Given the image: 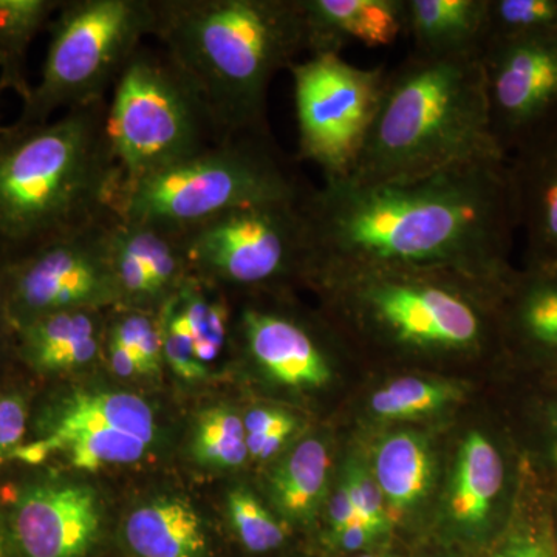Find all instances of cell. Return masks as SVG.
<instances>
[{"label":"cell","mask_w":557,"mask_h":557,"mask_svg":"<svg viewBox=\"0 0 557 557\" xmlns=\"http://www.w3.org/2000/svg\"><path fill=\"white\" fill-rule=\"evenodd\" d=\"M220 289L190 277L175 296L180 311L188 324L197 358L205 366L222 355L230 338L231 309Z\"/></svg>","instance_id":"obj_28"},{"label":"cell","mask_w":557,"mask_h":557,"mask_svg":"<svg viewBox=\"0 0 557 557\" xmlns=\"http://www.w3.org/2000/svg\"><path fill=\"white\" fill-rule=\"evenodd\" d=\"M341 483L346 487L358 519L372 528L380 537L386 536L392 528V518L372 469L361 460H350Z\"/></svg>","instance_id":"obj_36"},{"label":"cell","mask_w":557,"mask_h":557,"mask_svg":"<svg viewBox=\"0 0 557 557\" xmlns=\"http://www.w3.org/2000/svg\"><path fill=\"white\" fill-rule=\"evenodd\" d=\"M0 557H5V549H3L2 539H0Z\"/></svg>","instance_id":"obj_45"},{"label":"cell","mask_w":557,"mask_h":557,"mask_svg":"<svg viewBox=\"0 0 557 557\" xmlns=\"http://www.w3.org/2000/svg\"><path fill=\"white\" fill-rule=\"evenodd\" d=\"M104 355L108 358L110 370L120 379L145 376L141 364L135 355L116 341L110 339L108 335L104 341Z\"/></svg>","instance_id":"obj_40"},{"label":"cell","mask_w":557,"mask_h":557,"mask_svg":"<svg viewBox=\"0 0 557 557\" xmlns=\"http://www.w3.org/2000/svg\"><path fill=\"white\" fill-rule=\"evenodd\" d=\"M10 338L16 339V329H14L13 322H11L5 299H3L2 287H0V347Z\"/></svg>","instance_id":"obj_43"},{"label":"cell","mask_w":557,"mask_h":557,"mask_svg":"<svg viewBox=\"0 0 557 557\" xmlns=\"http://www.w3.org/2000/svg\"><path fill=\"white\" fill-rule=\"evenodd\" d=\"M193 454L201 465L239 468L248 458L244 418L226 408L201 413L194 435Z\"/></svg>","instance_id":"obj_31"},{"label":"cell","mask_w":557,"mask_h":557,"mask_svg":"<svg viewBox=\"0 0 557 557\" xmlns=\"http://www.w3.org/2000/svg\"><path fill=\"white\" fill-rule=\"evenodd\" d=\"M549 479L553 480L552 483H548V493H549V508H552V519H553V528H555V537L557 545V475H552Z\"/></svg>","instance_id":"obj_44"},{"label":"cell","mask_w":557,"mask_h":557,"mask_svg":"<svg viewBox=\"0 0 557 557\" xmlns=\"http://www.w3.org/2000/svg\"><path fill=\"white\" fill-rule=\"evenodd\" d=\"M359 557H387V556H373V555H364V556H359Z\"/></svg>","instance_id":"obj_47"},{"label":"cell","mask_w":557,"mask_h":557,"mask_svg":"<svg viewBox=\"0 0 557 557\" xmlns=\"http://www.w3.org/2000/svg\"><path fill=\"white\" fill-rule=\"evenodd\" d=\"M150 445L129 432L115 428H97L78 432L61 443L58 453L65 454L69 463L81 471H98L141 460Z\"/></svg>","instance_id":"obj_30"},{"label":"cell","mask_w":557,"mask_h":557,"mask_svg":"<svg viewBox=\"0 0 557 557\" xmlns=\"http://www.w3.org/2000/svg\"><path fill=\"white\" fill-rule=\"evenodd\" d=\"M309 189L271 135H242L141 180L116 214L180 234L233 209L304 199Z\"/></svg>","instance_id":"obj_6"},{"label":"cell","mask_w":557,"mask_h":557,"mask_svg":"<svg viewBox=\"0 0 557 557\" xmlns=\"http://www.w3.org/2000/svg\"><path fill=\"white\" fill-rule=\"evenodd\" d=\"M525 461L516 465L493 435L469 432L458 449L446 494L450 525L469 536H483L496 523L505 528L525 478V469L519 472L516 467H523Z\"/></svg>","instance_id":"obj_14"},{"label":"cell","mask_w":557,"mask_h":557,"mask_svg":"<svg viewBox=\"0 0 557 557\" xmlns=\"http://www.w3.org/2000/svg\"><path fill=\"white\" fill-rule=\"evenodd\" d=\"M483 557H557L548 480L528 460L511 518Z\"/></svg>","instance_id":"obj_25"},{"label":"cell","mask_w":557,"mask_h":557,"mask_svg":"<svg viewBox=\"0 0 557 557\" xmlns=\"http://www.w3.org/2000/svg\"><path fill=\"white\" fill-rule=\"evenodd\" d=\"M237 329L249 358L277 383L318 388L332 379L327 348L317 330L298 314L248 302L240 310Z\"/></svg>","instance_id":"obj_16"},{"label":"cell","mask_w":557,"mask_h":557,"mask_svg":"<svg viewBox=\"0 0 557 557\" xmlns=\"http://www.w3.org/2000/svg\"><path fill=\"white\" fill-rule=\"evenodd\" d=\"M228 516L237 537L251 553L273 552L287 539L284 525L247 490L231 491Z\"/></svg>","instance_id":"obj_34"},{"label":"cell","mask_w":557,"mask_h":557,"mask_svg":"<svg viewBox=\"0 0 557 557\" xmlns=\"http://www.w3.org/2000/svg\"><path fill=\"white\" fill-rule=\"evenodd\" d=\"M10 520L24 557H86L100 536V502L89 486L42 480L22 487Z\"/></svg>","instance_id":"obj_13"},{"label":"cell","mask_w":557,"mask_h":557,"mask_svg":"<svg viewBox=\"0 0 557 557\" xmlns=\"http://www.w3.org/2000/svg\"><path fill=\"white\" fill-rule=\"evenodd\" d=\"M413 53L480 57L487 40V0H406V32Z\"/></svg>","instance_id":"obj_22"},{"label":"cell","mask_w":557,"mask_h":557,"mask_svg":"<svg viewBox=\"0 0 557 557\" xmlns=\"http://www.w3.org/2000/svg\"><path fill=\"white\" fill-rule=\"evenodd\" d=\"M502 344L528 368L557 376V263L512 271L498 296Z\"/></svg>","instance_id":"obj_17"},{"label":"cell","mask_w":557,"mask_h":557,"mask_svg":"<svg viewBox=\"0 0 557 557\" xmlns=\"http://www.w3.org/2000/svg\"><path fill=\"white\" fill-rule=\"evenodd\" d=\"M288 70L299 159L317 164L324 180L347 178L379 112L387 70L358 67L333 53L309 54Z\"/></svg>","instance_id":"obj_10"},{"label":"cell","mask_w":557,"mask_h":557,"mask_svg":"<svg viewBox=\"0 0 557 557\" xmlns=\"http://www.w3.org/2000/svg\"><path fill=\"white\" fill-rule=\"evenodd\" d=\"M110 256L120 307L160 313L193 277L178 234L113 215Z\"/></svg>","instance_id":"obj_15"},{"label":"cell","mask_w":557,"mask_h":557,"mask_svg":"<svg viewBox=\"0 0 557 557\" xmlns=\"http://www.w3.org/2000/svg\"><path fill=\"white\" fill-rule=\"evenodd\" d=\"M557 35V0H487V39Z\"/></svg>","instance_id":"obj_33"},{"label":"cell","mask_w":557,"mask_h":557,"mask_svg":"<svg viewBox=\"0 0 557 557\" xmlns=\"http://www.w3.org/2000/svg\"><path fill=\"white\" fill-rule=\"evenodd\" d=\"M62 0H0V83L16 91L25 102L28 83L27 58L33 40L47 30Z\"/></svg>","instance_id":"obj_27"},{"label":"cell","mask_w":557,"mask_h":557,"mask_svg":"<svg viewBox=\"0 0 557 557\" xmlns=\"http://www.w3.org/2000/svg\"><path fill=\"white\" fill-rule=\"evenodd\" d=\"M307 53L341 54L351 42L386 47L406 32V0H300Z\"/></svg>","instance_id":"obj_20"},{"label":"cell","mask_w":557,"mask_h":557,"mask_svg":"<svg viewBox=\"0 0 557 557\" xmlns=\"http://www.w3.org/2000/svg\"><path fill=\"white\" fill-rule=\"evenodd\" d=\"M161 336H163V359L175 375L197 381L208 375V366L199 361L194 350L193 338L177 300L171 299L160 311Z\"/></svg>","instance_id":"obj_35"},{"label":"cell","mask_w":557,"mask_h":557,"mask_svg":"<svg viewBox=\"0 0 557 557\" xmlns=\"http://www.w3.org/2000/svg\"><path fill=\"white\" fill-rule=\"evenodd\" d=\"M309 278L344 324L380 344L437 354H479L502 344L498 296L505 281L410 267L319 270Z\"/></svg>","instance_id":"obj_5"},{"label":"cell","mask_w":557,"mask_h":557,"mask_svg":"<svg viewBox=\"0 0 557 557\" xmlns=\"http://www.w3.org/2000/svg\"><path fill=\"white\" fill-rule=\"evenodd\" d=\"M465 391L448 381L403 376L380 388L370 398L373 416L384 421L432 416L463 398Z\"/></svg>","instance_id":"obj_29"},{"label":"cell","mask_w":557,"mask_h":557,"mask_svg":"<svg viewBox=\"0 0 557 557\" xmlns=\"http://www.w3.org/2000/svg\"><path fill=\"white\" fill-rule=\"evenodd\" d=\"M247 435H271L278 432H295L298 421L281 409L258 408L249 410L244 418Z\"/></svg>","instance_id":"obj_39"},{"label":"cell","mask_w":557,"mask_h":557,"mask_svg":"<svg viewBox=\"0 0 557 557\" xmlns=\"http://www.w3.org/2000/svg\"><path fill=\"white\" fill-rule=\"evenodd\" d=\"M302 200L233 209L180 233L193 277L219 289L307 278L310 247Z\"/></svg>","instance_id":"obj_9"},{"label":"cell","mask_w":557,"mask_h":557,"mask_svg":"<svg viewBox=\"0 0 557 557\" xmlns=\"http://www.w3.org/2000/svg\"><path fill=\"white\" fill-rule=\"evenodd\" d=\"M507 161L525 267L557 263V131Z\"/></svg>","instance_id":"obj_19"},{"label":"cell","mask_w":557,"mask_h":557,"mask_svg":"<svg viewBox=\"0 0 557 557\" xmlns=\"http://www.w3.org/2000/svg\"><path fill=\"white\" fill-rule=\"evenodd\" d=\"M381 539L372 528L362 522H355L332 534L333 544L343 552L355 553L368 549Z\"/></svg>","instance_id":"obj_41"},{"label":"cell","mask_w":557,"mask_h":557,"mask_svg":"<svg viewBox=\"0 0 557 557\" xmlns=\"http://www.w3.org/2000/svg\"><path fill=\"white\" fill-rule=\"evenodd\" d=\"M27 424V399L16 392L0 394V468L24 445Z\"/></svg>","instance_id":"obj_38"},{"label":"cell","mask_w":557,"mask_h":557,"mask_svg":"<svg viewBox=\"0 0 557 557\" xmlns=\"http://www.w3.org/2000/svg\"><path fill=\"white\" fill-rule=\"evenodd\" d=\"M373 478L392 520L423 504L434 482V454L417 432H394L381 438L373 454Z\"/></svg>","instance_id":"obj_24"},{"label":"cell","mask_w":557,"mask_h":557,"mask_svg":"<svg viewBox=\"0 0 557 557\" xmlns=\"http://www.w3.org/2000/svg\"><path fill=\"white\" fill-rule=\"evenodd\" d=\"M5 90H7V87H5V86H3V84H2V83H0V97H2V94H3V91H5Z\"/></svg>","instance_id":"obj_46"},{"label":"cell","mask_w":557,"mask_h":557,"mask_svg":"<svg viewBox=\"0 0 557 557\" xmlns=\"http://www.w3.org/2000/svg\"><path fill=\"white\" fill-rule=\"evenodd\" d=\"M153 30V0H62L47 27L42 75L16 123H47L61 110L106 101Z\"/></svg>","instance_id":"obj_8"},{"label":"cell","mask_w":557,"mask_h":557,"mask_svg":"<svg viewBox=\"0 0 557 557\" xmlns=\"http://www.w3.org/2000/svg\"><path fill=\"white\" fill-rule=\"evenodd\" d=\"M505 159L491 132L480 57L410 51L388 70L379 112L348 182H412L465 164Z\"/></svg>","instance_id":"obj_4"},{"label":"cell","mask_w":557,"mask_h":557,"mask_svg":"<svg viewBox=\"0 0 557 557\" xmlns=\"http://www.w3.org/2000/svg\"><path fill=\"white\" fill-rule=\"evenodd\" d=\"M542 392L544 394L528 401V424L536 435L542 467L549 475H557V386Z\"/></svg>","instance_id":"obj_37"},{"label":"cell","mask_w":557,"mask_h":557,"mask_svg":"<svg viewBox=\"0 0 557 557\" xmlns=\"http://www.w3.org/2000/svg\"><path fill=\"white\" fill-rule=\"evenodd\" d=\"M480 62L491 132L505 159L557 131V35L487 39Z\"/></svg>","instance_id":"obj_12"},{"label":"cell","mask_w":557,"mask_h":557,"mask_svg":"<svg viewBox=\"0 0 557 557\" xmlns=\"http://www.w3.org/2000/svg\"><path fill=\"white\" fill-rule=\"evenodd\" d=\"M309 276L329 269H448L500 284L518 234L507 159L412 182L324 180L302 200Z\"/></svg>","instance_id":"obj_1"},{"label":"cell","mask_w":557,"mask_h":557,"mask_svg":"<svg viewBox=\"0 0 557 557\" xmlns=\"http://www.w3.org/2000/svg\"><path fill=\"white\" fill-rule=\"evenodd\" d=\"M115 214L0 265V287L14 329L60 311L119 306L110 256Z\"/></svg>","instance_id":"obj_11"},{"label":"cell","mask_w":557,"mask_h":557,"mask_svg":"<svg viewBox=\"0 0 557 557\" xmlns=\"http://www.w3.org/2000/svg\"><path fill=\"white\" fill-rule=\"evenodd\" d=\"M330 453L321 438H307L292 449L271 475V496L282 516L306 523L327 493Z\"/></svg>","instance_id":"obj_26"},{"label":"cell","mask_w":557,"mask_h":557,"mask_svg":"<svg viewBox=\"0 0 557 557\" xmlns=\"http://www.w3.org/2000/svg\"><path fill=\"white\" fill-rule=\"evenodd\" d=\"M327 519L332 534L338 533L339 530L351 525V523L361 522V520L358 519L354 505H351L350 498H348L346 487H344L343 483H341L336 493L330 497L327 504Z\"/></svg>","instance_id":"obj_42"},{"label":"cell","mask_w":557,"mask_h":557,"mask_svg":"<svg viewBox=\"0 0 557 557\" xmlns=\"http://www.w3.org/2000/svg\"><path fill=\"white\" fill-rule=\"evenodd\" d=\"M553 379H557V376H553Z\"/></svg>","instance_id":"obj_48"},{"label":"cell","mask_w":557,"mask_h":557,"mask_svg":"<svg viewBox=\"0 0 557 557\" xmlns=\"http://www.w3.org/2000/svg\"><path fill=\"white\" fill-rule=\"evenodd\" d=\"M102 310H70L35 319L16 329L22 361L46 375L75 372L104 355Z\"/></svg>","instance_id":"obj_21"},{"label":"cell","mask_w":557,"mask_h":557,"mask_svg":"<svg viewBox=\"0 0 557 557\" xmlns=\"http://www.w3.org/2000/svg\"><path fill=\"white\" fill-rule=\"evenodd\" d=\"M116 307L119 311L106 322V335L135 355L145 376L159 375L164 362L160 313Z\"/></svg>","instance_id":"obj_32"},{"label":"cell","mask_w":557,"mask_h":557,"mask_svg":"<svg viewBox=\"0 0 557 557\" xmlns=\"http://www.w3.org/2000/svg\"><path fill=\"white\" fill-rule=\"evenodd\" d=\"M152 38L190 81L220 139L271 135L267 95L307 53L300 0H153Z\"/></svg>","instance_id":"obj_2"},{"label":"cell","mask_w":557,"mask_h":557,"mask_svg":"<svg viewBox=\"0 0 557 557\" xmlns=\"http://www.w3.org/2000/svg\"><path fill=\"white\" fill-rule=\"evenodd\" d=\"M104 426L129 432L149 445L156 440V418L145 399L126 392H73L47 409L39 437L24 443L11 461L36 467L57 454L64 440L78 432Z\"/></svg>","instance_id":"obj_18"},{"label":"cell","mask_w":557,"mask_h":557,"mask_svg":"<svg viewBox=\"0 0 557 557\" xmlns=\"http://www.w3.org/2000/svg\"><path fill=\"white\" fill-rule=\"evenodd\" d=\"M124 536L138 557H205L207 533L199 512L177 497L139 505L124 525Z\"/></svg>","instance_id":"obj_23"},{"label":"cell","mask_w":557,"mask_h":557,"mask_svg":"<svg viewBox=\"0 0 557 557\" xmlns=\"http://www.w3.org/2000/svg\"><path fill=\"white\" fill-rule=\"evenodd\" d=\"M106 134L120 200L141 180L222 141L199 91L163 50L143 46L108 101Z\"/></svg>","instance_id":"obj_7"},{"label":"cell","mask_w":557,"mask_h":557,"mask_svg":"<svg viewBox=\"0 0 557 557\" xmlns=\"http://www.w3.org/2000/svg\"><path fill=\"white\" fill-rule=\"evenodd\" d=\"M106 115L108 100L0 129V265L115 214Z\"/></svg>","instance_id":"obj_3"}]
</instances>
